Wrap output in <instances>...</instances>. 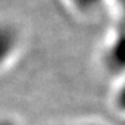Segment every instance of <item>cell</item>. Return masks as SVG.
<instances>
[{"instance_id":"1","label":"cell","mask_w":125,"mask_h":125,"mask_svg":"<svg viewBox=\"0 0 125 125\" xmlns=\"http://www.w3.org/2000/svg\"><path fill=\"white\" fill-rule=\"evenodd\" d=\"M103 65L117 77H125V25H117L108 35L103 48Z\"/></svg>"},{"instance_id":"2","label":"cell","mask_w":125,"mask_h":125,"mask_svg":"<svg viewBox=\"0 0 125 125\" xmlns=\"http://www.w3.org/2000/svg\"><path fill=\"white\" fill-rule=\"evenodd\" d=\"M20 36L8 23H0V68L7 64L19 48Z\"/></svg>"},{"instance_id":"3","label":"cell","mask_w":125,"mask_h":125,"mask_svg":"<svg viewBox=\"0 0 125 125\" xmlns=\"http://www.w3.org/2000/svg\"><path fill=\"white\" fill-rule=\"evenodd\" d=\"M113 103H115V108L125 115V77H123V83L116 89Z\"/></svg>"},{"instance_id":"4","label":"cell","mask_w":125,"mask_h":125,"mask_svg":"<svg viewBox=\"0 0 125 125\" xmlns=\"http://www.w3.org/2000/svg\"><path fill=\"white\" fill-rule=\"evenodd\" d=\"M118 11V21L125 25V0H112Z\"/></svg>"},{"instance_id":"5","label":"cell","mask_w":125,"mask_h":125,"mask_svg":"<svg viewBox=\"0 0 125 125\" xmlns=\"http://www.w3.org/2000/svg\"><path fill=\"white\" fill-rule=\"evenodd\" d=\"M0 125H15L12 120L10 118H4V117H0Z\"/></svg>"}]
</instances>
